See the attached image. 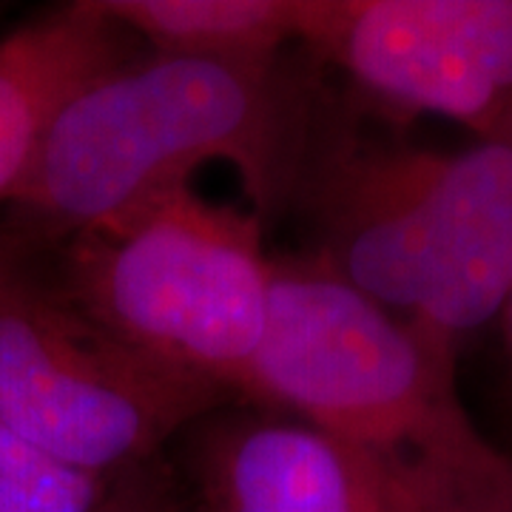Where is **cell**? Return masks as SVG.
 <instances>
[{
  "label": "cell",
  "instance_id": "cell-7",
  "mask_svg": "<svg viewBox=\"0 0 512 512\" xmlns=\"http://www.w3.org/2000/svg\"><path fill=\"white\" fill-rule=\"evenodd\" d=\"M194 512H424L365 450L271 407H220L185 430Z\"/></svg>",
  "mask_w": 512,
  "mask_h": 512
},
{
  "label": "cell",
  "instance_id": "cell-4",
  "mask_svg": "<svg viewBox=\"0 0 512 512\" xmlns=\"http://www.w3.org/2000/svg\"><path fill=\"white\" fill-rule=\"evenodd\" d=\"M262 220L191 185L77 231L72 299L131 348L251 399L271 313Z\"/></svg>",
  "mask_w": 512,
  "mask_h": 512
},
{
  "label": "cell",
  "instance_id": "cell-12",
  "mask_svg": "<svg viewBox=\"0 0 512 512\" xmlns=\"http://www.w3.org/2000/svg\"><path fill=\"white\" fill-rule=\"evenodd\" d=\"M458 512H512V467L493 490L478 495L476 501H470L467 507H461Z\"/></svg>",
  "mask_w": 512,
  "mask_h": 512
},
{
  "label": "cell",
  "instance_id": "cell-9",
  "mask_svg": "<svg viewBox=\"0 0 512 512\" xmlns=\"http://www.w3.org/2000/svg\"><path fill=\"white\" fill-rule=\"evenodd\" d=\"M160 55L265 60L302 35V0H100Z\"/></svg>",
  "mask_w": 512,
  "mask_h": 512
},
{
  "label": "cell",
  "instance_id": "cell-1",
  "mask_svg": "<svg viewBox=\"0 0 512 512\" xmlns=\"http://www.w3.org/2000/svg\"><path fill=\"white\" fill-rule=\"evenodd\" d=\"M322 109L316 83L285 55H137L60 109L23 188L77 234L228 163L268 220L291 211Z\"/></svg>",
  "mask_w": 512,
  "mask_h": 512
},
{
  "label": "cell",
  "instance_id": "cell-11",
  "mask_svg": "<svg viewBox=\"0 0 512 512\" xmlns=\"http://www.w3.org/2000/svg\"><path fill=\"white\" fill-rule=\"evenodd\" d=\"M92 512H194L185 481L163 458L131 467Z\"/></svg>",
  "mask_w": 512,
  "mask_h": 512
},
{
  "label": "cell",
  "instance_id": "cell-3",
  "mask_svg": "<svg viewBox=\"0 0 512 512\" xmlns=\"http://www.w3.org/2000/svg\"><path fill=\"white\" fill-rule=\"evenodd\" d=\"M248 402L365 450L424 512L461 510L512 464L467 416L456 359L430 348L316 256L274 262L268 330Z\"/></svg>",
  "mask_w": 512,
  "mask_h": 512
},
{
  "label": "cell",
  "instance_id": "cell-13",
  "mask_svg": "<svg viewBox=\"0 0 512 512\" xmlns=\"http://www.w3.org/2000/svg\"><path fill=\"white\" fill-rule=\"evenodd\" d=\"M501 322H504V348H507V376H510V393H512V288L507 293V302L501 308Z\"/></svg>",
  "mask_w": 512,
  "mask_h": 512
},
{
  "label": "cell",
  "instance_id": "cell-2",
  "mask_svg": "<svg viewBox=\"0 0 512 512\" xmlns=\"http://www.w3.org/2000/svg\"><path fill=\"white\" fill-rule=\"evenodd\" d=\"M291 211L316 259L456 359L512 288V146L370 140L322 109Z\"/></svg>",
  "mask_w": 512,
  "mask_h": 512
},
{
  "label": "cell",
  "instance_id": "cell-8",
  "mask_svg": "<svg viewBox=\"0 0 512 512\" xmlns=\"http://www.w3.org/2000/svg\"><path fill=\"white\" fill-rule=\"evenodd\" d=\"M140 55V40L80 3L0 55V197L26 180L60 109L94 77Z\"/></svg>",
  "mask_w": 512,
  "mask_h": 512
},
{
  "label": "cell",
  "instance_id": "cell-6",
  "mask_svg": "<svg viewBox=\"0 0 512 512\" xmlns=\"http://www.w3.org/2000/svg\"><path fill=\"white\" fill-rule=\"evenodd\" d=\"M299 46L390 117L512 146V0H302Z\"/></svg>",
  "mask_w": 512,
  "mask_h": 512
},
{
  "label": "cell",
  "instance_id": "cell-5",
  "mask_svg": "<svg viewBox=\"0 0 512 512\" xmlns=\"http://www.w3.org/2000/svg\"><path fill=\"white\" fill-rule=\"evenodd\" d=\"M231 396L131 348L94 316L0 293V424L60 461L123 476Z\"/></svg>",
  "mask_w": 512,
  "mask_h": 512
},
{
  "label": "cell",
  "instance_id": "cell-10",
  "mask_svg": "<svg viewBox=\"0 0 512 512\" xmlns=\"http://www.w3.org/2000/svg\"><path fill=\"white\" fill-rule=\"evenodd\" d=\"M114 481L72 467L0 424V512H92Z\"/></svg>",
  "mask_w": 512,
  "mask_h": 512
}]
</instances>
